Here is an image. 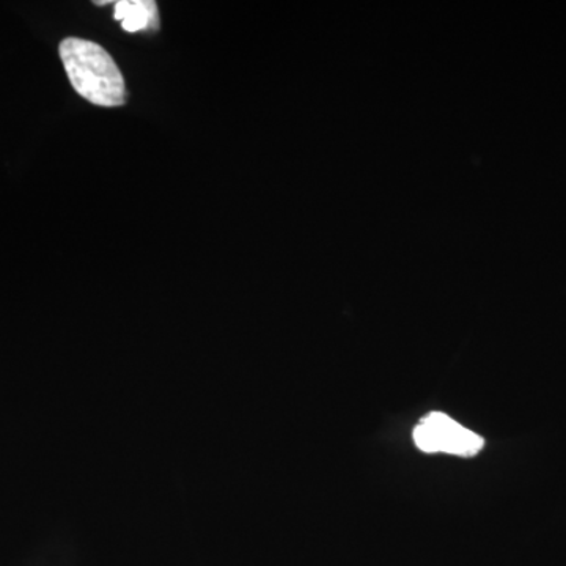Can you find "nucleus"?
Returning <instances> with one entry per match:
<instances>
[{
    "label": "nucleus",
    "mask_w": 566,
    "mask_h": 566,
    "mask_svg": "<svg viewBox=\"0 0 566 566\" xmlns=\"http://www.w3.org/2000/svg\"><path fill=\"white\" fill-rule=\"evenodd\" d=\"M66 76L82 98L102 107L128 102L125 77L102 44L70 36L59 46Z\"/></svg>",
    "instance_id": "nucleus-1"
},
{
    "label": "nucleus",
    "mask_w": 566,
    "mask_h": 566,
    "mask_svg": "<svg viewBox=\"0 0 566 566\" xmlns=\"http://www.w3.org/2000/svg\"><path fill=\"white\" fill-rule=\"evenodd\" d=\"M415 442L422 452L457 457H474L485 446L482 436L442 412H431L420 420L415 430Z\"/></svg>",
    "instance_id": "nucleus-2"
},
{
    "label": "nucleus",
    "mask_w": 566,
    "mask_h": 566,
    "mask_svg": "<svg viewBox=\"0 0 566 566\" xmlns=\"http://www.w3.org/2000/svg\"><path fill=\"white\" fill-rule=\"evenodd\" d=\"M115 21L128 33L156 29L159 25L158 6L153 0H122L115 3Z\"/></svg>",
    "instance_id": "nucleus-3"
}]
</instances>
